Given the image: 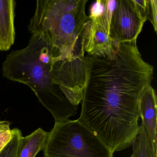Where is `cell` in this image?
<instances>
[{"label":"cell","mask_w":157,"mask_h":157,"mask_svg":"<svg viewBox=\"0 0 157 157\" xmlns=\"http://www.w3.org/2000/svg\"><path fill=\"white\" fill-rule=\"evenodd\" d=\"M56 62L54 51L43 36L32 34L27 46L8 55L2 68L4 78L24 83L33 91L56 123L68 120L78 110L59 86L53 83V66Z\"/></svg>","instance_id":"cell-1"},{"label":"cell","mask_w":157,"mask_h":157,"mask_svg":"<svg viewBox=\"0 0 157 157\" xmlns=\"http://www.w3.org/2000/svg\"><path fill=\"white\" fill-rule=\"evenodd\" d=\"M88 0H37L28 25L43 36L59 61L84 58L91 21L85 12Z\"/></svg>","instance_id":"cell-2"},{"label":"cell","mask_w":157,"mask_h":157,"mask_svg":"<svg viewBox=\"0 0 157 157\" xmlns=\"http://www.w3.org/2000/svg\"><path fill=\"white\" fill-rule=\"evenodd\" d=\"M44 157H113V152L79 120L55 123L48 133Z\"/></svg>","instance_id":"cell-3"},{"label":"cell","mask_w":157,"mask_h":157,"mask_svg":"<svg viewBox=\"0 0 157 157\" xmlns=\"http://www.w3.org/2000/svg\"><path fill=\"white\" fill-rule=\"evenodd\" d=\"M88 71L87 56L72 61H59L53 66V82L75 106L82 100Z\"/></svg>","instance_id":"cell-4"},{"label":"cell","mask_w":157,"mask_h":157,"mask_svg":"<svg viewBox=\"0 0 157 157\" xmlns=\"http://www.w3.org/2000/svg\"><path fill=\"white\" fill-rule=\"evenodd\" d=\"M146 21L135 0H117L111 17L110 37L117 44L136 42Z\"/></svg>","instance_id":"cell-5"},{"label":"cell","mask_w":157,"mask_h":157,"mask_svg":"<svg viewBox=\"0 0 157 157\" xmlns=\"http://www.w3.org/2000/svg\"><path fill=\"white\" fill-rule=\"evenodd\" d=\"M116 3L115 0H103V12L90 19V28L85 49L88 56L110 57L117 51L118 44L112 40L110 33L111 17Z\"/></svg>","instance_id":"cell-6"},{"label":"cell","mask_w":157,"mask_h":157,"mask_svg":"<svg viewBox=\"0 0 157 157\" xmlns=\"http://www.w3.org/2000/svg\"><path fill=\"white\" fill-rule=\"evenodd\" d=\"M138 111L151 147L157 153V96L155 90L151 85L146 87L140 94Z\"/></svg>","instance_id":"cell-7"},{"label":"cell","mask_w":157,"mask_h":157,"mask_svg":"<svg viewBox=\"0 0 157 157\" xmlns=\"http://www.w3.org/2000/svg\"><path fill=\"white\" fill-rule=\"evenodd\" d=\"M16 2L0 0V51L10 50L15 39L14 18Z\"/></svg>","instance_id":"cell-8"},{"label":"cell","mask_w":157,"mask_h":157,"mask_svg":"<svg viewBox=\"0 0 157 157\" xmlns=\"http://www.w3.org/2000/svg\"><path fill=\"white\" fill-rule=\"evenodd\" d=\"M48 133L39 128L20 140L16 157H35L44 149Z\"/></svg>","instance_id":"cell-9"},{"label":"cell","mask_w":157,"mask_h":157,"mask_svg":"<svg viewBox=\"0 0 157 157\" xmlns=\"http://www.w3.org/2000/svg\"><path fill=\"white\" fill-rule=\"evenodd\" d=\"M140 131L132 144L133 153L130 157H157L148 137L146 128L142 122Z\"/></svg>","instance_id":"cell-10"},{"label":"cell","mask_w":157,"mask_h":157,"mask_svg":"<svg viewBox=\"0 0 157 157\" xmlns=\"http://www.w3.org/2000/svg\"><path fill=\"white\" fill-rule=\"evenodd\" d=\"M135 2L142 17L146 21L148 20L151 22L157 33V0H135Z\"/></svg>","instance_id":"cell-11"},{"label":"cell","mask_w":157,"mask_h":157,"mask_svg":"<svg viewBox=\"0 0 157 157\" xmlns=\"http://www.w3.org/2000/svg\"><path fill=\"white\" fill-rule=\"evenodd\" d=\"M11 139L7 145L0 151V157H16L18 147L21 138L22 137L21 132L17 128L12 129Z\"/></svg>","instance_id":"cell-12"},{"label":"cell","mask_w":157,"mask_h":157,"mask_svg":"<svg viewBox=\"0 0 157 157\" xmlns=\"http://www.w3.org/2000/svg\"><path fill=\"white\" fill-rule=\"evenodd\" d=\"M13 130L10 128L0 129V151L7 145L11 139Z\"/></svg>","instance_id":"cell-13"},{"label":"cell","mask_w":157,"mask_h":157,"mask_svg":"<svg viewBox=\"0 0 157 157\" xmlns=\"http://www.w3.org/2000/svg\"><path fill=\"white\" fill-rule=\"evenodd\" d=\"M103 0H97L91 7L89 19L97 17L103 12Z\"/></svg>","instance_id":"cell-14"}]
</instances>
